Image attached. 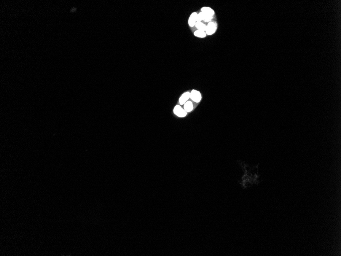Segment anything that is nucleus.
<instances>
[{"label": "nucleus", "mask_w": 341, "mask_h": 256, "mask_svg": "<svg viewBox=\"0 0 341 256\" xmlns=\"http://www.w3.org/2000/svg\"><path fill=\"white\" fill-rule=\"evenodd\" d=\"M218 28V25L216 22L211 21L208 23L206 25L205 33L207 35H212L214 34Z\"/></svg>", "instance_id": "f257e3e1"}, {"label": "nucleus", "mask_w": 341, "mask_h": 256, "mask_svg": "<svg viewBox=\"0 0 341 256\" xmlns=\"http://www.w3.org/2000/svg\"><path fill=\"white\" fill-rule=\"evenodd\" d=\"M202 98V94L199 90L193 89L190 92V99L195 103H199Z\"/></svg>", "instance_id": "f03ea898"}, {"label": "nucleus", "mask_w": 341, "mask_h": 256, "mask_svg": "<svg viewBox=\"0 0 341 256\" xmlns=\"http://www.w3.org/2000/svg\"><path fill=\"white\" fill-rule=\"evenodd\" d=\"M173 112L176 116L178 117L179 118H184L187 116V112H185L184 108L181 107V106L180 104L175 105L173 109Z\"/></svg>", "instance_id": "7ed1b4c3"}, {"label": "nucleus", "mask_w": 341, "mask_h": 256, "mask_svg": "<svg viewBox=\"0 0 341 256\" xmlns=\"http://www.w3.org/2000/svg\"><path fill=\"white\" fill-rule=\"evenodd\" d=\"M197 15H198V13L197 12H193L191 13V15L189 17V20H188V24H189V26L191 28L195 27V25H196L197 20Z\"/></svg>", "instance_id": "20e7f679"}, {"label": "nucleus", "mask_w": 341, "mask_h": 256, "mask_svg": "<svg viewBox=\"0 0 341 256\" xmlns=\"http://www.w3.org/2000/svg\"><path fill=\"white\" fill-rule=\"evenodd\" d=\"M190 99V92L187 91L184 93L179 98V103L180 105H183L184 103Z\"/></svg>", "instance_id": "39448f33"}, {"label": "nucleus", "mask_w": 341, "mask_h": 256, "mask_svg": "<svg viewBox=\"0 0 341 256\" xmlns=\"http://www.w3.org/2000/svg\"><path fill=\"white\" fill-rule=\"evenodd\" d=\"M201 11L202 12L208 15L209 16L213 17L215 15V11L213 8L208 6H203L201 8Z\"/></svg>", "instance_id": "423d86ee"}, {"label": "nucleus", "mask_w": 341, "mask_h": 256, "mask_svg": "<svg viewBox=\"0 0 341 256\" xmlns=\"http://www.w3.org/2000/svg\"><path fill=\"white\" fill-rule=\"evenodd\" d=\"M183 108L187 113L191 112L193 111V109H194V105H193V102L190 100L187 101V102H186L184 103Z\"/></svg>", "instance_id": "0eeeda50"}, {"label": "nucleus", "mask_w": 341, "mask_h": 256, "mask_svg": "<svg viewBox=\"0 0 341 256\" xmlns=\"http://www.w3.org/2000/svg\"><path fill=\"white\" fill-rule=\"evenodd\" d=\"M194 35L195 37H198L199 39H204L207 36L205 31L199 30H197L196 31H195L194 32Z\"/></svg>", "instance_id": "6e6552de"}, {"label": "nucleus", "mask_w": 341, "mask_h": 256, "mask_svg": "<svg viewBox=\"0 0 341 256\" xmlns=\"http://www.w3.org/2000/svg\"><path fill=\"white\" fill-rule=\"evenodd\" d=\"M195 27L197 29V30L205 31L206 25L203 22H197L195 25Z\"/></svg>", "instance_id": "1a4fd4ad"}]
</instances>
